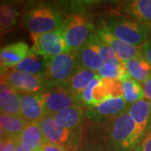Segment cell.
I'll list each match as a JSON object with an SVG mask.
<instances>
[{"mask_svg":"<svg viewBox=\"0 0 151 151\" xmlns=\"http://www.w3.org/2000/svg\"><path fill=\"white\" fill-rule=\"evenodd\" d=\"M88 42L92 44V45L97 49V52L100 55L101 59L103 63L108 62H122L117 57V55L114 54L112 49L108 46L106 43H104L101 38L98 36L97 32L92 34L90 37Z\"/></svg>","mask_w":151,"mask_h":151,"instance_id":"obj_26","label":"cell"},{"mask_svg":"<svg viewBox=\"0 0 151 151\" xmlns=\"http://www.w3.org/2000/svg\"><path fill=\"white\" fill-rule=\"evenodd\" d=\"M142 86H143L144 92H145V97L146 99L151 101V75L150 76V77L143 83Z\"/></svg>","mask_w":151,"mask_h":151,"instance_id":"obj_29","label":"cell"},{"mask_svg":"<svg viewBox=\"0 0 151 151\" xmlns=\"http://www.w3.org/2000/svg\"><path fill=\"white\" fill-rule=\"evenodd\" d=\"M20 15L16 4L11 2L0 4V31H7L16 26Z\"/></svg>","mask_w":151,"mask_h":151,"instance_id":"obj_22","label":"cell"},{"mask_svg":"<svg viewBox=\"0 0 151 151\" xmlns=\"http://www.w3.org/2000/svg\"><path fill=\"white\" fill-rule=\"evenodd\" d=\"M127 112L135 124V133L139 144L145 134L150 124V102L141 100L129 105Z\"/></svg>","mask_w":151,"mask_h":151,"instance_id":"obj_13","label":"cell"},{"mask_svg":"<svg viewBox=\"0 0 151 151\" xmlns=\"http://www.w3.org/2000/svg\"><path fill=\"white\" fill-rule=\"evenodd\" d=\"M128 104L124 97L110 98L95 106L85 108L86 120L101 122L114 118L128 110Z\"/></svg>","mask_w":151,"mask_h":151,"instance_id":"obj_9","label":"cell"},{"mask_svg":"<svg viewBox=\"0 0 151 151\" xmlns=\"http://www.w3.org/2000/svg\"><path fill=\"white\" fill-rule=\"evenodd\" d=\"M5 141H0V151L5 150Z\"/></svg>","mask_w":151,"mask_h":151,"instance_id":"obj_33","label":"cell"},{"mask_svg":"<svg viewBox=\"0 0 151 151\" xmlns=\"http://www.w3.org/2000/svg\"><path fill=\"white\" fill-rule=\"evenodd\" d=\"M8 139V137L6 135L5 132L0 127V141H5Z\"/></svg>","mask_w":151,"mask_h":151,"instance_id":"obj_31","label":"cell"},{"mask_svg":"<svg viewBox=\"0 0 151 151\" xmlns=\"http://www.w3.org/2000/svg\"><path fill=\"white\" fill-rule=\"evenodd\" d=\"M106 24L115 37L134 46H142L150 39V29L134 19L112 17Z\"/></svg>","mask_w":151,"mask_h":151,"instance_id":"obj_3","label":"cell"},{"mask_svg":"<svg viewBox=\"0 0 151 151\" xmlns=\"http://www.w3.org/2000/svg\"><path fill=\"white\" fill-rule=\"evenodd\" d=\"M60 126L76 133L83 134L85 127V108L81 105H75L59 113L51 115Z\"/></svg>","mask_w":151,"mask_h":151,"instance_id":"obj_12","label":"cell"},{"mask_svg":"<svg viewBox=\"0 0 151 151\" xmlns=\"http://www.w3.org/2000/svg\"><path fill=\"white\" fill-rule=\"evenodd\" d=\"M97 34L103 42L107 44L112 49L114 54L122 62L143 56L141 46H134L124 43L115 37L108 29L106 23H103V26L97 30Z\"/></svg>","mask_w":151,"mask_h":151,"instance_id":"obj_10","label":"cell"},{"mask_svg":"<svg viewBox=\"0 0 151 151\" xmlns=\"http://www.w3.org/2000/svg\"><path fill=\"white\" fill-rule=\"evenodd\" d=\"M15 151H29L27 150H25L23 146L18 142L16 141V149H15Z\"/></svg>","mask_w":151,"mask_h":151,"instance_id":"obj_32","label":"cell"},{"mask_svg":"<svg viewBox=\"0 0 151 151\" xmlns=\"http://www.w3.org/2000/svg\"><path fill=\"white\" fill-rule=\"evenodd\" d=\"M141 47L143 56L151 65V38L145 41Z\"/></svg>","mask_w":151,"mask_h":151,"instance_id":"obj_28","label":"cell"},{"mask_svg":"<svg viewBox=\"0 0 151 151\" xmlns=\"http://www.w3.org/2000/svg\"><path fill=\"white\" fill-rule=\"evenodd\" d=\"M121 9L134 20L151 29V0H134L122 4Z\"/></svg>","mask_w":151,"mask_h":151,"instance_id":"obj_14","label":"cell"},{"mask_svg":"<svg viewBox=\"0 0 151 151\" xmlns=\"http://www.w3.org/2000/svg\"><path fill=\"white\" fill-rule=\"evenodd\" d=\"M38 123L47 143L62 146L70 151L77 150L81 146L83 134L60 126L51 115L45 116Z\"/></svg>","mask_w":151,"mask_h":151,"instance_id":"obj_5","label":"cell"},{"mask_svg":"<svg viewBox=\"0 0 151 151\" xmlns=\"http://www.w3.org/2000/svg\"><path fill=\"white\" fill-rule=\"evenodd\" d=\"M80 66L76 51H68L49 58L46 72L43 75L49 88L65 86Z\"/></svg>","mask_w":151,"mask_h":151,"instance_id":"obj_2","label":"cell"},{"mask_svg":"<svg viewBox=\"0 0 151 151\" xmlns=\"http://www.w3.org/2000/svg\"><path fill=\"white\" fill-rule=\"evenodd\" d=\"M77 55L79 64L86 69L97 73L103 66V62L97 49L90 42H87L82 48L80 49L77 51Z\"/></svg>","mask_w":151,"mask_h":151,"instance_id":"obj_19","label":"cell"},{"mask_svg":"<svg viewBox=\"0 0 151 151\" xmlns=\"http://www.w3.org/2000/svg\"><path fill=\"white\" fill-rule=\"evenodd\" d=\"M124 98L128 105H132L139 101L144 100L145 92L139 82L132 78H128L122 81Z\"/></svg>","mask_w":151,"mask_h":151,"instance_id":"obj_24","label":"cell"},{"mask_svg":"<svg viewBox=\"0 0 151 151\" xmlns=\"http://www.w3.org/2000/svg\"><path fill=\"white\" fill-rule=\"evenodd\" d=\"M4 80L18 93H42L49 88L43 75H32L16 70L9 71Z\"/></svg>","mask_w":151,"mask_h":151,"instance_id":"obj_8","label":"cell"},{"mask_svg":"<svg viewBox=\"0 0 151 151\" xmlns=\"http://www.w3.org/2000/svg\"><path fill=\"white\" fill-rule=\"evenodd\" d=\"M64 20L62 13L53 4L31 2L24 9L22 23L30 35H40L58 29Z\"/></svg>","mask_w":151,"mask_h":151,"instance_id":"obj_1","label":"cell"},{"mask_svg":"<svg viewBox=\"0 0 151 151\" xmlns=\"http://www.w3.org/2000/svg\"><path fill=\"white\" fill-rule=\"evenodd\" d=\"M134 151H151V129L147 130L144 138Z\"/></svg>","mask_w":151,"mask_h":151,"instance_id":"obj_27","label":"cell"},{"mask_svg":"<svg viewBox=\"0 0 151 151\" xmlns=\"http://www.w3.org/2000/svg\"><path fill=\"white\" fill-rule=\"evenodd\" d=\"M97 75L102 78L117 79L121 81L129 78L124 62L103 63V66L97 72Z\"/></svg>","mask_w":151,"mask_h":151,"instance_id":"obj_25","label":"cell"},{"mask_svg":"<svg viewBox=\"0 0 151 151\" xmlns=\"http://www.w3.org/2000/svg\"><path fill=\"white\" fill-rule=\"evenodd\" d=\"M124 65L130 78L139 83H144L151 75V65L144 56L127 60Z\"/></svg>","mask_w":151,"mask_h":151,"instance_id":"obj_21","label":"cell"},{"mask_svg":"<svg viewBox=\"0 0 151 151\" xmlns=\"http://www.w3.org/2000/svg\"><path fill=\"white\" fill-rule=\"evenodd\" d=\"M30 48L24 41H18L0 48V60L8 68H15L27 56Z\"/></svg>","mask_w":151,"mask_h":151,"instance_id":"obj_16","label":"cell"},{"mask_svg":"<svg viewBox=\"0 0 151 151\" xmlns=\"http://www.w3.org/2000/svg\"><path fill=\"white\" fill-rule=\"evenodd\" d=\"M48 59L31 50L14 70L32 75H44L47 70Z\"/></svg>","mask_w":151,"mask_h":151,"instance_id":"obj_17","label":"cell"},{"mask_svg":"<svg viewBox=\"0 0 151 151\" xmlns=\"http://www.w3.org/2000/svg\"><path fill=\"white\" fill-rule=\"evenodd\" d=\"M38 151H41V150H38Z\"/></svg>","mask_w":151,"mask_h":151,"instance_id":"obj_35","label":"cell"},{"mask_svg":"<svg viewBox=\"0 0 151 151\" xmlns=\"http://www.w3.org/2000/svg\"><path fill=\"white\" fill-rule=\"evenodd\" d=\"M63 27L64 38L69 51L77 52L95 33L94 24L86 17L79 14L65 18Z\"/></svg>","mask_w":151,"mask_h":151,"instance_id":"obj_4","label":"cell"},{"mask_svg":"<svg viewBox=\"0 0 151 151\" xmlns=\"http://www.w3.org/2000/svg\"><path fill=\"white\" fill-rule=\"evenodd\" d=\"M31 36L34 42L31 50L45 58H52L69 51L64 38L63 24L53 31Z\"/></svg>","mask_w":151,"mask_h":151,"instance_id":"obj_6","label":"cell"},{"mask_svg":"<svg viewBox=\"0 0 151 151\" xmlns=\"http://www.w3.org/2000/svg\"><path fill=\"white\" fill-rule=\"evenodd\" d=\"M41 97L47 115L59 113L75 105H81L79 97L63 86H51L41 93Z\"/></svg>","mask_w":151,"mask_h":151,"instance_id":"obj_7","label":"cell"},{"mask_svg":"<svg viewBox=\"0 0 151 151\" xmlns=\"http://www.w3.org/2000/svg\"><path fill=\"white\" fill-rule=\"evenodd\" d=\"M0 101L2 103V113L20 116L19 94L18 92L9 86L0 92Z\"/></svg>","mask_w":151,"mask_h":151,"instance_id":"obj_23","label":"cell"},{"mask_svg":"<svg viewBox=\"0 0 151 151\" xmlns=\"http://www.w3.org/2000/svg\"><path fill=\"white\" fill-rule=\"evenodd\" d=\"M20 116L27 123L39 122L47 116L44 108L41 93H19Z\"/></svg>","mask_w":151,"mask_h":151,"instance_id":"obj_11","label":"cell"},{"mask_svg":"<svg viewBox=\"0 0 151 151\" xmlns=\"http://www.w3.org/2000/svg\"><path fill=\"white\" fill-rule=\"evenodd\" d=\"M27 122L19 115H11L0 112V127L9 139L18 140Z\"/></svg>","mask_w":151,"mask_h":151,"instance_id":"obj_18","label":"cell"},{"mask_svg":"<svg viewBox=\"0 0 151 151\" xmlns=\"http://www.w3.org/2000/svg\"><path fill=\"white\" fill-rule=\"evenodd\" d=\"M17 141L29 151L40 150L47 143L38 122L27 123Z\"/></svg>","mask_w":151,"mask_h":151,"instance_id":"obj_15","label":"cell"},{"mask_svg":"<svg viewBox=\"0 0 151 151\" xmlns=\"http://www.w3.org/2000/svg\"><path fill=\"white\" fill-rule=\"evenodd\" d=\"M97 76H98L97 72L86 69L80 65L65 86L79 97L89 83Z\"/></svg>","mask_w":151,"mask_h":151,"instance_id":"obj_20","label":"cell"},{"mask_svg":"<svg viewBox=\"0 0 151 151\" xmlns=\"http://www.w3.org/2000/svg\"><path fill=\"white\" fill-rule=\"evenodd\" d=\"M8 72H9L8 67L0 60V80H4V77L6 76V75L8 74Z\"/></svg>","mask_w":151,"mask_h":151,"instance_id":"obj_30","label":"cell"},{"mask_svg":"<svg viewBox=\"0 0 151 151\" xmlns=\"http://www.w3.org/2000/svg\"><path fill=\"white\" fill-rule=\"evenodd\" d=\"M150 124H149V127H148V129H151V101L150 102ZM147 129V130H148ZM147 132V131H146Z\"/></svg>","mask_w":151,"mask_h":151,"instance_id":"obj_34","label":"cell"}]
</instances>
